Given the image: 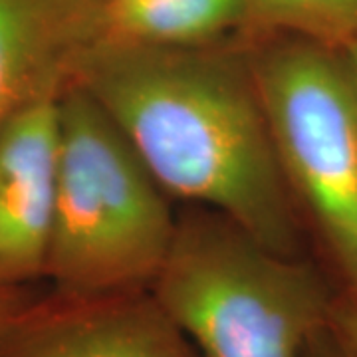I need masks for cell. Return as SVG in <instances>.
Returning a JSON list of instances; mask_svg holds the SVG:
<instances>
[{
    "instance_id": "obj_1",
    "label": "cell",
    "mask_w": 357,
    "mask_h": 357,
    "mask_svg": "<svg viewBox=\"0 0 357 357\" xmlns=\"http://www.w3.org/2000/svg\"><path fill=\"white\" fill-rule=\"evenodd\" d=\"M76 84L105 109L161 189L298 256L288 181L252 68L199 46L102 36Z\"/></svg>"
},
{
    "instance_id": "obj_2",
    "label": "cell",
    "mask_w": 357,
    "mask_h": 357,
    "mask_svg": "<svg viewBox=\"0 0 357 357\" xmlns=\"http://www.w3.org/2000/svg\"><path fill=\"white\" fill-rule=\"evenodd\" d=\"M167 195L79 84L60 98V153L46 280L68 294L149 290L173 246Z\"/></svg>"
},
{
    "instance_id": "obj_3",
    "label": "cell",
    "mask_w": 357,
    "mask_h": 357,
    "mask_svg": "<svg viewBox=\"0 0 357 357\" xmlns=\"http://www.w3.org/2000/svg\"><path fill=\"white\" fill-rule=\"evenodd\" d=\"M149 290L201 357H304L333 306L310 264L220 215L178 225Z\"/></svg>"
},
{
    "instance_id": "obj_4",
    "label": "cell",
    "mask_w": 357,
    "mask_h": 357,
    "mask_svg": "<svg viewBox=\"0 0 357 357\" xmlns=\"http://www.w3.org/2000/svg\"><path fill=\"white\" fill-rule=\"evenodd\" d=\"M310 40L250 64L284 177L310 206L357 298V93L344 58Z\"/></svg>"
},
{
    "instance_id": "obj_5",
    "label": "cell",
    "mask_w": 357,
    "mask_h": 357,
    "mask_svg": "<svg viewBox=\"0 0 357 357\" xmlns=\"http://www.w3.org/2000/svg\"><path fill=\"white\" fill-rule=\"evenodd\" d=\"M0 357H201L151 290L32 294L0 326Z\"/></svg>"
},
{
    "instance_id": "obj_6",
    "label": "cell",
    "mask_w": 357,
    "mask_h": 357,
    "mask_svg": "<svg viewBox=\"0 0 357 357\" xmlns=\"http://www.w3.org/2000/svg\"><path fill=\"white\" fill-rule=\"evenodd\" d=\"M60 98L28 107L0 133V290L46 280L58 187Z\"/></svg>"
},
{
    "instance_id": "obj_7",
    "label": "cell",
    "mask_w": 357,
    "mask_h": 357,
    "mask_svg": "<svg viewBox=\"0 0 357 357\" xmlns=\"http://www.w3.org/2000/svg\"><path fill=\"white\" fill-rule=\"evenodd\" d=\"M102 36V0H0V133L76 84L84 54Z\"/></svg>"
},
{
    "instance_id": "obj_8",
    "label": "cell",
    "mask_w": 357,
    "mask_h": 357,
    "mask_svg": "<svg viewBox=\"0 0 357 357\" xmlns=\"http://www.w3.org/2000/svg\"><path fill=\"white\" fill-rule=\"evenodd\" d=\"M246 14L248 0H109L103 2V36L189 48L222 34Z\"/></svg>"
},
{
    "instance_id": "obj_9",
    "label": "cell",
    "mask_w": 357,
    "mask_h": 357,
    "mask_svg": "<svg viewBox=\"0 0 357 357\" xmlns=\"http://www.w3.org/2000/svg\"><path fill=\"white\" fill-rule=\"evenodd\" d=\"M262 22L344 52L357 40V0H248Z\"/></svg>"
},
{
    "instance_id": "obj_10",
    "label": "cell",
    "mask_w": 357,
    "mask_h": 357,
    "mask_svg": "<svg viewBox=\"0 0 357 357\" xmlns=\"http://www.w3.org/2000/svg\"><path fill=\"white\" fill-rule=\"evenodd\" d=\"M330 321L351 356L357 357V298L347 294L333 298Z\"/></svg>"
},
{
    "instance_id": "obj_11",
    "label": "cell",
    "mask_w": 357,
    "mask_h": 357,
    "mask_svg": "<svg viewBox=\"0 0 357 357\" xmlns=\"http://www.w3.org/2000/svg\"><path fill=\"white\" fill-rule=\"evenodd\" d=\"M304 357H354L351 351L345 347L342 337L333 330L332 321H328L324 328H319L310 340Z\"/></svg>"
},
{
    "instance_id": "obj_12",
    "label": "cell",
    "mask_w": 357,
    "mask_h": 357,
    "mask_svg": "<svg viewBox=\"0 0 357 357\" xmlns=\"http://www.w3.org/2000/svg\"><path fill=\"white\" fill-rule=\"evenodd\" d=\"M34 292L30 288H16V290H0V326L8 319L16 307H20Z\"/></svg>"
},
{
    "instance_id": "obj_13",
    "label": "cell",
    "mask_w": 357,
    "mask_h": 357,
    "mask_svg": "<svg viewBox=\"0 0 357 357\" xmlns=\"http://www.w3.org/2000/svg\"><path fill=\"white\" fill-rule=\"evenodd\" d=\"M344 62L347 66V72H349V77L354 82V88H356L357 93V40L344 50Z\"/></svg>"
},
{
    "instance_id": "obj_14",
    "label": "cell",
    "mask_w": 357,
    "mask_h": 357,
    "mask_svg": "<svg viewBox=\"0 0 357 357\" xmlns=\"http://www.w3.org/2000/svg\"><path fill=\"white\" fill-rule=\"evenodd\" d=\"M103 2H109V0H103Z\"/></svg>"
}]
</instances>
